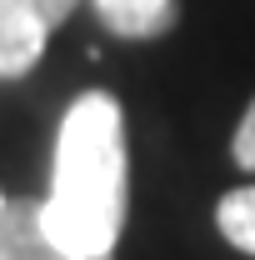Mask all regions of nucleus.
<instances>
[{
    "label": "nucleus",
    "instance_id": "obj_7",
    "mask_svg": "<svg viewBox=\"0 0 255 260\" xmlns=\"http://www.w3.org/2000/svg\"><path fill=\"white\" fill-rule=\"evenodd\" d=\"M0 205H5V190H0Z\"/></svg>",
    "mask_w": 255,
    "mask_h": 260
},
{
    "label": "nucleus",
    "instance_id": "obj_3",
    "mask_svg": "<svg viewBox=\"0 0 255 260\" xmlns=\"http://www.w3.org/2000/svg\"><path fill=\"white\" fill-rule=\"evenodd\" d=\"M0 260H75L45 235L40 200H5L0 205ZM115 260V255H105Z\"/></svg>",
    "mask_w": 255,
    "mask_h": 260
},
{
    "label": "nucleus",
    "instance_id": "obj_5",
    "mask_svg": "<svg viewBox=\"0 0 255 260\" xmlns=\"http://www.w3.org/2000/svg\"><path fill=\"white\" fill-rule=\"evenodd\" d=\"M215 225H220V235L235 245V250L255 255V185H240V190H225L220 195Z\"/></svg>",
    "mask_w": 255,
    "mask_h": 260
},
{
    "label": "nucleus",
    "instance_id": "obj_4",
    "mask_svg": "<svg viewBox=\"0 0 255 260\" xmlns=\"http://www.w3.org/2000/svg\"><path fill=\"white\" fill-rule=\"evenodd\" d=\"M95 10L125 40H155L180 20V0H95Z\"/></svg>",
    "mask_w": 255,
    "mask_h": 260
},
{
    "label": "nucleus",
    "instance_id": "obj_6",
    "mask_svg": "<svg viewBox=\"0 0 255 260\" xmlns=\"http://www.w3.org/2000/svg\"><path fill=\"white\" fill-rule=\"evenodd\" d=\"M230 160L240 165V170H250V175H255V100L245 105V115H240V125H235V140H230Z\"/></svg>",
    "mask_w": 255,
    "mask_h": 260
},
{
    "label": "nucleus",
    "instance_id": "obj_2",
    "mask_svg": "<svg viewBox=\"0 0 255 260\" xmlns=\"http://www.w3.org/2000/svg\"><path fill=\"white\" fill-rule=\"evenodd\" d=\"M80 0H0V75H30L35 60L45 55L50 30L70 20Z\"/></svg>",
    "mask_w": 255,
    "mask_h": 260
},
{
    "label": "nucleus",
    "instance_id": "obj_1",
    "mask_svg": "<svg viewBox=\"0 0 255 260\" xmlns=\"http://www.w3.org/2000/svg\"><path fill=\"white\" fill-rule=\"evenodd\" d=\"M125 110L110 90L70 100L55 135L50 195L40 200L45 235L75 260L115 255L125 230Z\"/></svg>",
    "mask_w": 255,
    "mask_h": 260
}]
</instances>
